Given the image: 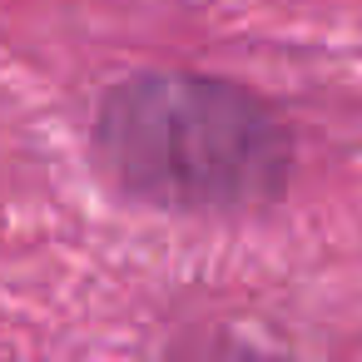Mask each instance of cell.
<instances>
[{"instance_id": "6da1fadb", "label": "cell", "mask_w": 362, "mask_h": 362, "mask_svg": "<svg viewBox=\"0 0 362 362\" xmlns=\"http://www.w3.org/2000/svg\"><path fill=\"white\" fill-rule=\"evenodd\" d=\"M95 144L129 194L189 214L258 209L293 164L283 119L253 90L189 70L119 80L100 100Z\"/></svg>"}]
</instances>
